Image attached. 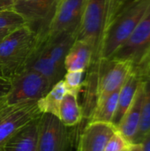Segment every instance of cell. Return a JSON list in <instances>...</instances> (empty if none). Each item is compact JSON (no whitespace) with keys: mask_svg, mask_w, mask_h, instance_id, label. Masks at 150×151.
I'll use <instances>...</instances> for the list:
<instances>
[{"mask_svg":"<svg viewBox=\"0 0 150 151\" xmlns=\"http://www.w3.org/2000/svg\"><path fill=\"white\" fill-rule=\"evenodd\" d=\"M86 72L83 71H71L66 72L63 81L67 91L79 94L81 88L84 86L83 76Z\"/></svg>","mask_w":150,"mask_h":151,"instance_id":"44dd1931","label":"cell"},{"mask_svg":"<svg viewBox=\"0 0 150 151\" xmlns=\"http://www.w3.org/2000/svg\"><path fill=\"white\" fill-rule=\"evenodd\" d=\"M38 33L30 25L13 29L0 42V73L11 80L26 69L37 44Z\"/></svg>","mask_w":150,"mask_h":151,"instance_id":"6da1fadb","label":"cell"},{"mask_svg":"<svg viewBox=\"0 0 150 151\" xmlns=\"http://www.w3.org/2000/svg\"><path fill=\"white\" fill-rule=\"evenodd\" d=\"M88 0H57L47 27L37 31L41 36L53 40L65 32L76 31Z\"/></svg>","mask_w":150,"mask_h":151,"instance_id":"8992f818","label":"cell"},{"mask_svg":"<svg viewBox=\"0 0 150 151\" xmlns=\"http://www.w3.org/2000/svg\"><path fill=\"white\" fill-rule=\"evenodd\" d=\"M127 0H106V15H105V24H104V32L111 22L116 18L118 12L124 5ZM104 35V34H103Z\"/></svg>","mask_w":150,"mask_h":151,"instance_id":"7402d4cb","label":"cell"},{"mask_svg":"<svg viewBox=\"0 0 150 151\" xmlns=\"http://www.w3.org/2000/svg\"><path fill=\"white\" fill-rule=\"evenodd\" d=\"M119 89L114 91L105 99L97 104L88 122H103L111 124L118 105Z\"/></svg>","mask_w":150,"mask_h":151,"instance_id":"ac0fdd59","label":"cell"},{"mask_svg":"<svg viewBox=\"0 0 150 151\" xmlns=\"http://www.w3.org/2000/svg\"><path fill=\"white\" fill-rule=\"evenodd\" d=\"M10 88H11V81L4 77H0V109Z\"/></svg>","mask_w":150,"mask_h":151,"instance_id":"cb8c5ba5","label":"cell"},{"mask_svg":"<svg viewBox=\"0 0 150 151\" xmlns=\"http://www.w3.org/2000/svg\"><path fill=\"white\" fill-rule=\"evenodd\" d=\"M105 15L106 0H88L75 31L76 40L86 42L91 48L89 68L97 65L101 60Z\"/></svg>","mask_w":150,"mask_h":151,"instance_id":"3957f363","label":"cell"},{"mask_svg":"<svg viewBox=\"0 0 150 151\" xmlns=\"http://www.w3.org/2000/svg\"><path fill=\"white\" fill-rule=\"evenodd\" d=\"M116 131L111 124L88 122L79 135L76 151H103Z\"/></svg>","mask_w":150,"mask_h":151,"instance_id":"9c48e42d","label":"cell"},{"mask_svg":"<svg viewBox=\"0 0 150 151\" xmlns=\"http://www.w3.org/2000/svg\"><path fill=\"white\" fill-rule=\"evenodd\" d=\"M141 75L143 76V78L148 79L150 81V58L147 61L146 65H144V67L141 71Z\"/></svg>","mask_w":150,"mask_h":151,"instance_id":"4316f807","label":"cell"},{"mask_svg":"<svg viewBox=\"0 0 150 151\" xmlns=\"http://www.w3.org/2000/svg\"><path fill=\"white\" fill-rule=\"evenodd\" d=\"M13 29L15 28H5V29H0V42H2V40L10 33L11 32Z\"/></svg>","mask_w":150,"mask_h":151,"instance_id":"83f0119b","label":"cell"},{"mask_svg":"<svg viewBox=\"0 0 150 151\" xmlns=\"http://www.w3.org/2000/svg\"><path fill=\"white\" fill-rule=\"evenodd\" d=\"M131 144L116 131L108 141L103 151H127Z\"/></svg>","mask_w":150,"mask_h":151,"instance_id":"603a6c76","label":"cell"},{"mask_svg":"<svg viewBox=\"0 0 150 151\" xmlns=\"http://www.w3.org/2000/svg\"><path fill=\"white\" fill-rule=\"evenodd\" d=\"M0 77H3V76H2V74H1V73H0Z\"/></svg>","mask_w":150,"mask_h":151,"instance_id":"f546056e","label":"cell"},{"mask_svg":"<svg viewBox=\"0 0 150 151\" xmlns=\"http://www.w3.org/2000/svg\"><path fill=\"white\" fill-rule=\"evenodd\" d=\"M149 58L150 14L138 25L110 59L129 61L133 65V69L141 74Z\"/></svg>","mask_w":150,"mask_h":151,"instance_id":"277c9868","label":"cell"},{"mask_svg":"<svg viewBox=\"0 0 150 151\" xmlns=\"http://www.w3.org/2000/svg\"><path fill=\"white\" fill-rule=\"evenodd\" d=\"M15 0H0V12L11 10L13 8Z\"/></svg>","mask_w":150,"mask_h":151,"instance_id":"d4e9b609","label":"cell"},{"mask_svg":"<svg viewBox=\"0 0 150 151\" xmlns=\"http://www.w3.org/2000/svg\"><path fill=\"white\" fill-rule=\"evenodd\" d=\"M144 98V79L139 85L135 97L128 108L121 121L117 127V131L130 143L133 144V139L139 128L141 108Z\"/></svg>","mask_w":150,"mask_h":151,"instance_id":"8fae6325","label":"cell"},{"mask_svg":"<svg viewBox=\"0 0 150 151\" xmlns=\"http://www.w3.org/2000/svg\"><path fill=\"white\" fill-rule=\"evenodd\" d=\"M150 132V81L144 78V98L141 113L139 128L133 139V143H141Z\"/></svg>","mask_w":150,"mask_h":151,"instance_id":"d6986e66","label":"cell"},{"mask_svg":"<svg viewBox=\"0 0 150 151\" xmlns=\"http://www.w3.org/2000/svg\"><path fill=\"white\" fill-rule=\"evenodd\" d=\"M58 118L65 126L69 127H73L81 122L82 109L79 104L77 93L70 91L65 93L59 106Z\"/></svg>","mask_w":150,"mask_h":151,"instance_id":"2e32d148","label":"cell"},{"mask_svg":"<svg viewBox=\"0 0 150 151\" xmlns=\"http://www.w3.org/2000/svg\"><path fill=\"white\" fill-rule=\"evenodd\" d=\"M26 69L34 71L44 76L50 82L51 88L59 81L63 80L66 73L65 69L59 67L52 61L45 49L44 44L39 38V35L36 48L28 61Z\"/></svg>","mask_w":150,"mask_h":151,"instance_id":"30bf717a","label":"cell"},{"mask_svg":"<svg viewBox=\"0 0 150 151\" xmlns=\"http://www.w3.org/2000/svg\"><path fill=\"white\" fill-rule=\"evenodd\" d=\"M141 144L142 147V151H150V132L144 137Z\"/></svg>","mask_w":150,"mask_h":151,"instance_id":"484cf974","label":"cell"},{"mask_svg":"<svg viewBox=\"0 0 150 151\" xmlns=\"http://www.w3.org/2000/svg\"><path fill=\"white\" fill-rule=\"evenodd\" d=\"M10 81L11 88L1 108L20 102L39 100L51 88L50 82L44 76L32 70L26 69Z\"/></svg>","mask_w":150,"mask_h":151,"instance_id":"5b68a950","label":"cell"},{"mask_svg":"<svg viewBox=\"0 0 150 151\" xmlns=\"http://www.w3.org/2000/svg\"><path fill=\"white\" fill-rule=\"evenodd\" d=\"M57 0H15L12 10L30 25L50 19Z\"/></svg>","mask_w":150,"mask_h":151,"instance_id":"7c38bea8","label":"cell"},{"mask_svg":"<svg viewBox=\"0 0 150 151\" xmlns=\"http://www.w3.org/2000/svg\"><path fill=\"white\" fill-rule=\"evenodd\" d=\"M25 25L29 24L22 16L12 9L0 12V29L17 28Z\"/></svg>","mask_w":150,"mask_h":151,"instance_id":"ffe728a7","label":"cell"},{"mask_svg":"<svg viewBox=\"0 0 150 151\" xmlns=\"http://www.w3.org/2000/svg\"><path fill=\"white\" fill-rule=\"evenodd\" d=\"M150 14V0H127L103 35L101 60L110 59L138 25Z\"/></svg>","mask_w":150,"mask_h":151,"instance_id":"7a4b0ae2","label":"cell"},{"mask_svg":"<svg viewBox=\"0 0 150 151\" xmlns=\"http://www.w3.org/2000/svg\"><path fill=\"white\" fill-rule=\"evenodd\" d=\"M58 117L42 113L39 119L37 151H72V132Z\"/></svg>","mask_w":150,"mask_h":151,"instance_id":"52a82bcc","label":"cell"},{"mask_svg":"<svg viewBox=\"0 0 150 151\" xmlns=\"http://www.w3.org/2000/svg\"><path fill=\"white\" fill-rule=\"evenodd\" d=\"M42 114L38 107V100L20 102L1 108L0 146Z\"/></svg>","mask_w":150,"mask_h":151,"instance_id":"ba28073f","label":"cell"},{"mask_svg":"<svg viewBox=\"0 0 150 151\" xmlns=\"http://www.w3.org/2000/svg\"><path fill=\"white\" fill-rule=\"evenodd\" d=\"M92 60L91 48L84 42L75 40L65 58L66 72L83 71L87 72Z\"/></svg>","mask_w":150,"mask_h":151,"instance_id":"9a60e30c","label":"cell"},{"mask_svg":"<svg viewBox=\"0 0 150 151\" xmlns=\"http://www.w3.org/2000/svg\"><path fill=\"white\" fill-rule=\"evenodd\" d=\"M143 79V76L140 73H138L136 70L132 69L131 73L128 74L125 82L121 86L118 93L116 112L111 121V125L114 126L116 129L119 122L121 121L123 116L125 115L128 108L131 106L135 97L139 85L141 84Z\"/></svg>","mask_w":150,"mask_h":151,"instance_id":"4fadbf2b","label":"cell"},{"mask_svg":"<svg viewBox=\"0 0 150 151\" xmlns=\"http://www.w3.org/2000/svg\"><path fill=\"white\" fill-rule=\"evenodd\" d=\"M39 118L32 120L0 146V151H37Z\"/></svg>","mask_w":150,"mask_h":151,"instance_id":"5bb4252c","label":"cell"},{"mask_svg":"<svg viewBox=\"0 0 150 151\" xmlns=\"http://www.w3.org/2000/svg\"><path fill=\"white\" fill-rule=\"evenodd\" d=\"M66 92L63 80L56 83L44 96L38 100V107L42 113H50L58 117L59 106Z\"/></svg>","mask_w":150,"mask_h":151,"instance_id":"e0dca14e","label":"cell"},{"mask_svg":"<svg viewBox=\"0 0 150 151\" xmlns=\"http://www.w3.org/2000/svg\"><path fill=\"white\" fill-rule=\"evenodd\" d=\"M127 151H142V147L141 143H133L131 144L130 148Z\"/></svg>","mask_w":150,"mask_h":151,"instance_id":"f1b7e54d","label":"cell"}]
</instances>
